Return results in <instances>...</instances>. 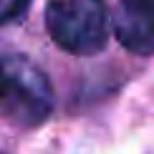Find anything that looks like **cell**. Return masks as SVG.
Here are the masks:
<instances>
[{
	"label": "cell",
	"mask_w": 154,
	"mask_h": 154,
	"mask_svg": "<svg viewBox=\"0 0 154 154\" xmlns=\"http://www.w3.org/2000/svg\"><path fill=\"white\" fill-rule=\"evenodd\" d=\"M30 0H0V25H8L28 10Z\"/></svg>",
	"instance_id": "obj_4"
},
{
	"label": "cell",
	"mask_w": 154,
	"mask_h": 154,
	"mask_svg": "<svg viewBox=\"0 0 154 154\" xmlns=\"http://www.w3.org/2000/svg\"><path fill=\"white\" fill-rule=\"evenodd\" d=\"M114 33L131 53H154V0H119L114 13Z\"/></svg>",
	"instance_id": "obj_3"
},
{
	"label": "cell",
	"mask_w": 154,
	"mask_h": 154,
	"mask_svg": "<svg viewBox=\"0 0 154 154\" xmlns=\"http://www.w3.org/2000/svg\"><path fill=\"white\" fill-rule=\"evenodd\" d=\"M8 83H10V68H8V58H0V101L8 94Z\"/></svg>",
	"instance_id": "obj_5"
},
{
	"label": "cell",
	"mask_w": 154,
	"mask_h": 154,
	"mask_svg": "<svg viewBox=\"0 0 154 154\" xmlns=\"http://www.w3.org/2000/svg\"><path fill=\"white\" fill-rule=\"evenodd\" d=\"M46 28L56 46H61L68 53H99L109 38L106 3L104 0H48Z\"/></svg>",
	"instance_id": "obj_1"
},
{
	"label": "cell",
	"mask_w": 154,
	"mask_h": 154,
	"mask_svg": "<svg viewBox=\"0 0 154 154\" xmlns=\"http://www.w3.org/2000/svg\"><path fill=\"white\" fill-rule=\"evenodd\" d=\"M10 83L8 94L0 101L5 116L20 126H35L48 119L53 109V88L41 68H35L30 61L13 56L8 58Z\"/></svg>",
	"instance_id": "obj_2"
}]
</instances>
